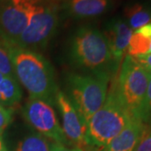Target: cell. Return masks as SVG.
I'll return each instance as SVG.
<instances>
[{
	"mask_svg": "<svg viewBox=\"0 0 151 151\" xmlns=\"http://www.w3.org/2000/svg\"><path fill=\"white\" fill-rule=\"evenodd\" d=\"M22 91L15 78L4 76L0 81V103L6 107H14L20 102Z\"/></svg>",
	"mask_w": 151,
	"mask_h": 151,
	"instance_id": "14",
	"label": "cell"
},
{
	"mask_svg": "<svg viewBox=\"0 0 151 151\" xmlns=\"http://www.w3.org/2000/svg\"><path fill=\"white\" fill-rule=\"evenodd\" d=\"M59 22L55 0H36L28 26L13 45L34 51L45 48L55 35Z\"/></svg>",
	"mask_w": 151,
	"mask_h": 151,
	"instance_id": "6",
	"label": "cell"
},
{
	"mask_svg": "<svg viewBox=\"0 0 151 151\" xmlns=\"http://www.w3.org/2000/svg\"><path fill=\"white\" fill-rule=\"evenodd\" d=\"M55 104L62 118L61 128L67 141L82 151L92 149L88 140L87 127L84 119L81 118L68 97L60 90L55 96Z\"/></svg>",
	"mask_w": 151,
	"mask_h": 151,
	"instance_id": "9",
	"label": "cell"
},
{
	"mask_svg": "<svg viewBox=\"0 0 151 151\" xmlns=\"http://www.w3.org/2000/svg\"><path fill=\"white\" fill-rule=\"evenodd\" d=\"M23 115L35 129L55 143L66 145L68 141L60 125L54 108L42 100L29 97L23 108Z\"/></svg>",
	"mask_w": 151,
	"mask_h": 151,
	"instance_id": "8",
	"label": "cell"
},
{
	"mask_svg": "<svg viewBox=\"0 0 151 151\" xmlns=\"http://www.w3.org/2000/svg\"><path fill=\"white\" fill-rule=\"evenodd\" d=\"M110 4V0H65L64 9L70 16L84 19L103 14Z\"/></svg>",
	"mask_w": 151,
	"mask_h": 151,
	"instance_id": "12",
	"label": "cell"
},
{
	"mask_svg": "<svg viewBox=\"0 0 151 151\" xmlns=\"http://www.w3.org/2000/svg\"><path fill=\"white\" fill-rule=\"evenodd\" d=\"M69 56L77 68L87 74L111 76L118 70L104 34L92 26L76 30L70 38Z\"/></svg>",
	"mask_w": 151,
	"mask_h": 151,
	"instance_id": "2",
	"label": "cell"
},
{
	"mask_svg": "<svg viewBox=\"0 0 151 151\" xmlns=\"http://www.w3.org/2000/svg\"><path fill=\"white\" fill-rule=\"evenodd\" d=\"M50 151H82L78 148H72L70 149L68 147H66L65 145L60 144V143H53L50 145Z\"/></svg>",
	"mask_w": 151,
	"mask_h": 151,
	"instance_id": "22",
	"label": "cell"
},
{
	"mask_svg": "<svg viewBox=\"0 0 151 151\" xmlns=\"http://www.w3.org/2000/svg\"><path fill=\"white\" fill-rule=\"evenodd\" d=\"M0 151H8L6 149V146L2 139V137L0 136Z\"/></svg>",
	"mask_w": 151,
	"mask_h": 151,
	"instance_id": "24",
	"label": "cell"
},
{
	"mask_svg": "<svg viewBox=\"0 0 151 151\" xmlns=\"http://www.w3.org/2000/svg\"><path fill=\"white\" fill-rule=\"evenodd\" d=\"M134 32L139 33V34H140V35H144V36H145V37L150 38L151 39V24H150H150H146V25H145V26H143V27L138 29H136Z\"/></svg>",
	"mask_w": 151,
	"mask_h": 151,
	"instance_id": "23",
	"label": "cell"
},
{
	"mask_svg": "<svg viewBox=\"0 0 151 151\" xmlns=\"http://www.w3.org/2000/svg\"><path fill=\"white\" fill-rule=\"evenodd\" d=\"M150 41V38L145 37L139 33H133L127 50L128 55L133 57H136L149 54Z\"/></svg>",
	"mask_w": 151,
	"mask_h": 151,
	"instance_id": "16",
	"label": "cell"
},
{
	"mask_svg": "<svg viewBox=\"0 0 151 151\" xmlns=\"http://www.w3.org/2000/svg\"><path fill=\"white\" fill-rule=\"evenodd\" d=\"M12 121V112L0 103V136Z\"/></svg>",
	"mask_w": 151,
	"mask_h": 151,
	"instance_id": "20",
	"label": "cell"
},
{
	"mask_svg": "<svg viewBox=\"0 0 151 151\" xmlns=\"http://www.w3.org/2000/svg\"><path fill=\"white\" fill-rule=\"evenodd\" d=\"M151 71L127 55L118 78L113 81L119 99L130 115L140 120L141 109L145 98Z\"/></svg>",
	"mask_w": 151,
	"mask_h": 151,
	"instance_id": "5",
	"label": "cell"
},
{
	"mask_svg": "<svg viewBox=\"0 0 151 151\" xmlns=\"http://www.w3.org/2000/svg\"><path fill=\"white\" fill-rule=\"evenodd\" d=\"M140 120L145 124H151V76L146 92L145 98L141 109Z\"/></svg>",
	"mask_w": 151,
	"mask_h": 151,
	"instance_id": "18",
	"label": "cell"
},
{
	"mask_svg": "<svg viewBox=\"0 0 151 151\" xmlns=\"http://www.w3.org/2000/svg\"><path fill=\"white\" fill-rule=\"evenodd\" d=\"M132 118L119 99L113 82L105 103L86 123L87 137L91 148L103 150Z\"/></svg>",
	"mask_w": 151,
	"mask_h": 151,
	"instance_id": "3",
	"label": "cell"
},
{
	"mask_svg": "<svg viewBox=\"0 0 151 151\" xmlns=\"http://www.w3.org/2000/svg\"><path fill=\"white\" fill-rule=\"evenodd\" d=\"M149 53H151V41H150V52Z\"/></svg>",
	"mask_w": 151,
	"mask_h": 151,
	"instance_id": "25",
	"label": "cell"
},
{
	"mask_svg": "<svg viewBox=\"0 0 151 151\" xmlns=\"http://www.w3.org/2000/svg\"><path fill=\"white\" fill-rule=\"evenodd\" d=\"M103 34L108 40L114 64L119 67L128 50L133 30L124 20L115 18L108 22Z\"/></svg>",
	"mask_w": 151,
	"mask_h": 151,
	"instance_id": "10",
	"label": "cell"
},
{
	"mask_svg": "<svg viewBox=\"0 0 151 151\" xmlns=\"http://www.w3.org/2000/svg\"><path fill=\"white\" fill-rule=\"evenodd\" d=\"M9 52L17 81L29 94V97L55 104L58 88L54 70L42 55L1 40Z\"/></svg>",
	"mask_w": 151,
	"mask_h": 151,
	"instance_id": "1",
	"label": "cell"
},
{
	"mask_svg": "<svg viewBox=\"0 0 151 151\" xmlns=\"http://www.w3.org/2000/svg\"><path fill=\"white\" fill-rule=\"evenodd\" d=\"M0 72L5 76L15 78L14 67L5 45L0 40Z\"/></svg>",
	"mask_w": 151,
	"mask_h": 151,
	"instance_id": "17",
	"label": "cell"
},
{
	"mask_svg": "<svg viewBox=\"0 0 151 151\" xmlns=\"http://www.w3.org/2000/svg\"><path fill=\"white\" fill-rule=\"evenodd\" d=\"M36 0H0V40L14 44L29 24Z\"/></svg>",
	"mask_w": 151,
	"mask_h": 151,
	"instance_id": "7",
	"label": "cell"
},
{
	"mask_svg": "<svg viewBox=\"0 0 151 151\" xmlns=\"http://www.w3.org/2000/svg\"><path fill=\"white\" fill-rule=\"evenodd\" d=\"M139 64L145 66L146 69L151 71V53L144 55H139L134 57Z\"/></svg>",
	"mask_w": 151,
	"mask_h": 151,
	"instance_id": "21",
	"label": "cell"
},
{
	"mask_svg": "<svg viewBox=\"0 0 151 151\" xmlns=\"http://www.w3.org/2000/svg\"><path fill=\"white\" fill-rule=\"evenodd\" d=\"M124 15L128 25L132 29L136 30L150 24L151 21V9L145 4L136 3L125 8Z\"/></svg>",
	"mask_w": 151,
	"mask_h": 151,
	"instance_id": "13",
	"label": "cell"
},
{
	"mask_svg": "<svg viewBox=\"0 0 151 151\" xmlns=\"http://www.w3.org/2000/svg\"><path fill=\"white\" fill-rule=\"evenodd\" d=\"M14 151H50V145L43 135L34 134L22 139Z\"/></svg>",
	"mask_w": 151,
	"mask_h": 151,
	"instance_id": "15",
	"label": "cell"
},
{
	"mask_svg": "<svg viewBox=\"0 0 151 151\" xmlns=\"http://www.w3.org/2000/svg\"><path fill=\"white\" fill-rule=\"evenodd\" d=\"M110 78L105 74L71 73L67 76V97L86 124L105 103Z\"/></svg>",
	"mask_w": 151,
	"mask_h": 151,
	"instance_id": "4",
	"label": "cell"
},
{
	"mask_svg": "<svg viewBox=\"0 0 151 151\" xmlns=\"http://www.w3.org/2000/svg\"><path fill=\"white\" fill-rule=\"evenodd\" d=\"M150 24H151V23H150Z\"/></svg>",
	"mask_w": 151,
	"mask_h": 151,
	"instance_id": "26",
	"label": "cell"
},
{
	"mask_svg": "<svg viewBox=\"0 0 151 151\" xmlns=\"http://www.w3.org/2000/svg\"><path fill=\"white\" fill-rule=\"evenodd\" d=\"M146 126L139 119L132 118L123 130L102 151H135Z\"/></svg>",
	"mask_w": 151,
	"mask_h": 151,
	"instance_id": "11",
	"label": "cell"
},
{
	"mask_svg": "<svg viewBox=\"0 0 151 151\" xmlns=\"http://www.w3.org/2000/svg\"><path fill=\"white\" fill-rule=\"evenodd\" d=\"M135 151H151V128L150 126H146Z\"/></svg>",
	"mask_w": 151,
	"mask_h": 151,
	"instance_id": "19",
	"label": "cell"
}]
</instances>
